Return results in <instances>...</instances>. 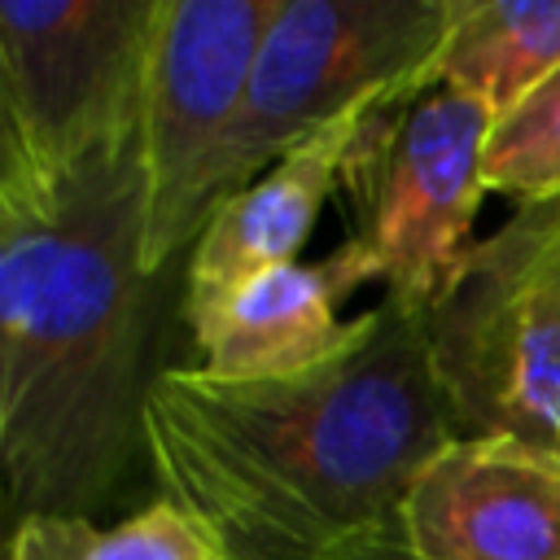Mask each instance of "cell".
Here are the masks:
<instances>
[{
  "label": "cell",
  "instance_id": "1",
  "mask_svg": "<svg viewBox=\"0 0 560 560\" xmlns=\"http://www.w3.org/2000/svg\"><path fill=\"white\" fill-rule=\"evenodd\" d=\"M455 438L424 315L394 298L311 372L223 381L192 363L162 368L144 394L149 472L228 560H324L389 529Z\"/></svg>",
  "mask_w": 560,
  "mask_h": 560
},
{
  "label": "cell",
  "instance_id": "2",
  "mask_svg": "<svg viewBox=\"0 0 560 560\" xmlns=\"http://www.w3.org/2000/svg\"><path fill=\"white\" fill-rule=\"evenodd\" d=\"M136 136L0 214V512L96 516L144 455L158 293Z\"/></svg>",
  "mask_w": 560,
  "mask_h": 560
},
{
  "label": "cell",
  "instance_id": "3",
  "mask_svg": "<svg viewBox=\"0 0 560 560\" xmlns=\"http://www.w3.org/2000/svg\"><path fill=\"white\" fill-rule=\"evenodd\" d=\"M424 337L459 438L560 455V201L516 206L472 241Z\"/></svg>",
  "mask_w": 560,
  "mask_h": 560
},
{
  "label": "cell",
  "instance_id": "4",
  "mask_svg": "<svg viewBox=\"0 0 560 560\" xmlns=\"http://www.w3.org/2000/svg\"><path fill=\"white\" fill-rule=\"evenodd\" d=\"M455 0H276L219 158V206L328 122L424 92Z\"/></svg>",
  "mask_w": 560,
  "mask_h": 560
},
{
  "label": "cell",
  "instance_id": "5",
  "mask_svg": "<svg viewBox=\"0 0 560 560\" xmlns=\"http://www.w3.org/2000/svg\"><path fill=\"white\" fill-rule=\"evenodd\" d=\"M490 127L494 114L481 101L438 83L359 114L341 166L350 241L368 254L385 298L420 315L472 249Z\"/></svg>",
  "mask_w": 560,
  "mask_h": 560
},
{
  "label": "cell",
  "instance_id": "6",
  "mask_svg": "<svg viewBox=\"0 0 560 560\" xmlns=\"http://www.w3.org/2000/svg\"><path fill=\"white\" fill-rule=\"evenodd\" d=\"M276 0H158L140 83L144 271L166 276L219 210L214 175Z\"/></svg>",
  "mask_w": 560,
  "mask_h": 560
},
{
  "label": "cell",
  "instance_id": "7",
  "mask_svg": "<svg viewBox=\"0 0 560 560\" xmlns=\"http://www.w3.org/2000/svg\"><path fill=\"white\" fill-rule=\"evenodd\" d=\"M158 0H0V52L44 175L131 140Z\"/></svg>",
  "mask_w": 560,
  "mask_h": 560
},
{
  "label": "cell",
  "instance_id": "8",
  "mask_svg": "<svg viewBox=\"0 0 560 560\" xmlns=\"http://www.w3.org/2000/svg\"><path fill=\"white\" fill-rule=\"evenodd\" d=\"M394 529L416 560H560V455L455 438L411 481Z\"/></svg>",
  "mask_w": 560,
  "mask_h": 560
},
{
  "label": "cell",
  "instance_id": "9",
  "mask_svg": "<svg viewBox=\"0 0 560 560\" xmlns=\"http://www.w3.org/2000/svg\"><path fill=\"white\" fill-rule=\"evenodd\" d=\"M363 284H376V271L350 236L315 262L271 267L188 328L197 368L223 381H280L311 372L354 337L359 315L341 319V302Z\"/></svg>",
  "mask_w": 560,
  "mask_h": 560
},
{
  "label": "cell",
  "instance_id": "10",
  "mask_svg": "<svg viewBox=\"0 0 560 560\" xmlns=\"http://www.w3.org/2000/svg\"><path fill=\"white\" fill-rule=\"evenodd\" d=\"M359 114H346L324 131H315L311 140H302L298 149H289L276 166H267L254 184L236 188L210 214L184 267L179 315L188 328H197L228 293H236L254 276L298 262L328 197L341 188V166L354 140Z\"/></svg>",
  "mask_w": 560,
  "mask_h": 560
},
{
  "label": "cell",
  "instance_id": "11",
  "mask_svg": "<svg viewBox=\"0 0 560 560\" xmlns=\"http://www.w3.org/2000/svg\"><path fill=\"white\" fill-rule=\"evenodd\" d=\"M560 70V0H455L429 83L481 101L494 118Z\"/></svg>",
  "mask_w": 560,
  "mask_h": 560
},
{
  "label": "cell",
  "instance_id": "12",
  "mask_svg": "<svg viewBox=\"0 0 560 560\" xmlns=\"http://www.w3.org/2000/svg\"><path fill=\"white\" fill-rule=\"evenodd\" d=\"M9 560H228L219 542L162 494L118 525L96 516H26L13 525Z\"/></svg>",
  "mask_w": 560,
  "mask_h": 560
},
{
  "label": "cell",
  "instance_id": "13",
  "mask_svg": "<svg viewBox=\"0 0 560 560\" xmlns=\"http://www.w3.org/2000/svg\"><path fill=\"white\" fill-rule=\"evenodd\" d=\"M486 192L512 206L560 201V70L494 118L486 144Z\"/></svg>",
  "mask_w": 560,
  "mask_h": 560
},
{
  "label": "cell",
  "instance_id": "14",
  "mask_svg": "<svg viewBox=\"0 0 560 560\" xmlns=\"http://www.w3.org/2000/svg\"><path fill=\"white\" fill-rule=\"evenodd\" d=\"M44 188H48V175L31 149V136H26L18 96H13V79L0 52V214L39 197Z\"/></svg>",
  "mask_w": 560,
  "mask_h": 560
},
{
  "label": "cell",
  "instance_id": "15",
  "mask_svg": "<svg viewBox=\"0 0 560 560\" xmlns=\"http://www.w3.org/2000/svg\"><path fill=\"white\" fill-rule=\"evenodd\" d=\"M324 560H416L407 547H402V538H398V529L389 525V529H376V534H363V538H354V542H346V547H337V551H328Z\"/></svg>",
  "mask_w": 560,
  "mask_h": 560
},
{
  "label": "cell",
  "instance_id": "16",
  "mask_svg": "<svg viewBox=\"0 0 560 560\" xmlns=\"http://www.w3.org/2000/svg\"><path fill=\"white\" fill-rule=\"evenodd\" d=\"M9 538H13V521L0 512V560H9Z\"/></svg>",
  "mask_w": 560,
  "mask_h": 560
}]
</instances>
